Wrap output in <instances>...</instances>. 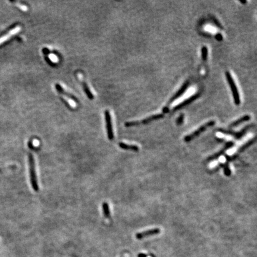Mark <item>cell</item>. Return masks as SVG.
Wrapping results in <instances>:
<instances>
[{
    "instance_id": "obj_1",
    "label": "cell",
    "mask_w": 257,
    "mask_h": 257,
    "mask_svg": "<svg viewBox=\"0 0 257 257\" xmlns=\"http://www.w3.org/2000/svg\"><path fill=\"white\" fill-rule=\"evenodd\" d=\"M28 158H29V174H30L31 183L33 189L35 192H38L39 188L38 179H37L36 173L35 163L34 157H33V155L32 154H29L28 155Z\"/></svg>"
},
{
    "instance_id": "obj_2",
    "label": "cell",
    "mask_w": 257,
    "mask_h": 257,
    "mask_svg": "<svg viewBox=\"0 0 257 257\" xmlns=\"http://www.w3.org/2000/svg\"><path fill=\"white\" fill-rule=\"evenodd\" d=\"M215 124H216V122L214 120H211V121L206 123L203 125H202L201 126H200L197 130L193 132L192 133H191V134L185 136L184 138V141L185 142H189L192 141L196 138L199 136L202 133H203L206 130L207 128L214 126Z\"/></svg>"
},
{
    "instance_id": "obj_3",
    "label": "cell",
    "mask_w": 257,
    "mask_h": 257,
    "mask_svg": "<svg viewBox=\"0 0 257 257\" xmlns=\"http://www.w3.org/2000/svg\"><path fill=\"white\" fill-rule=\"evenodd\" d=\"M225 77L227 80V82L230 85L231 94L233 95V98L234 99V102L236 105H239L240 103V95L238 91L237 86L235 82L234 79L231 76L230 73L229 71H225Z\"/></svg>"
},
{
    "instance_id": "obj_4",
    "label": "cell",
    "mask_w": 257,
    "mask_h": 257,
    "mask_svg": "<svg viewBox=\"0 0 257 257\" xmlns=\"http://www.w3.org/2000/svg\"><path fill=\"white\" fill-rule=\"evenodd\" d=\"M164 114L160 113V114H157L154 115L149 116L148 117H147L144 119L143 120L141 121H133V122H128L125 123L124 126L126 128H130V127H133V126H139L141 124H147L149 123L154 122L157 120H160L161 119L164 117Z\"/></svg>"
},
{
    "instance_id": "obj_5",
    "label": "cell",
    "mask_w": 257,
    "mask_h": 257,
    "mask_svg": "<svg viewBox=\"0 0 257 257\" xmlns=\"http://www.w3.org/2000/svg\"><path fill=\"white\" fill-rule=\"evenodd\" d=\"M253 124H249L247 125L244 128H242L240 131L239 132H235L230 129H225V128H220L218 129L219 132L225 134L226 135H230L233 137H234L236 139H240L245 135L246 133V132L251 128L252 127H253Z\"/></svg>"
},
{
    "instance_id": "obj_6",
    "label": "cell",
    "mask_w": 257,
    "mask_h": 257,
    "mask_svg": "<svg viewBox=\"0 0 257 257\" xmlns=\"http://www.w3.org/2000/svg\"><path fill=\"white\" fill-rule=\"evenodd\" d=\"M234 145H235V143L233 142L229 141L226 142L225 146L223 147V148H222L221 150H220L217 153H216V154L210 156L206 159V161L207 162H210V161L216 160L218 159L221 155L224 154L228 149H230L232 147H233Z\"/></svg>"
},
{
    "instance_id": "obj_7",
    "label": "cell",
    "mask_w": 257,
    "mask_h": 257,
    "mask_svg": "<svg viewBox=\"0 0 257 257\" xmlns=\"http://www.w3.org/2000/svg\"><path fill=\"white\" fill-rule=\"evenodd\" d=\"M105 117L106 128H107L108 138L109 141H112L114 139V133H113V130L111 117L109 111L106 110L105 111Z\"/></svg>"
},
{
    "instance_id": "obj_8",
    "label": "cell",
    "mask_w": 257,
    "mask_h": 257,
    "mask_svg": "<svg viewBox=\"0 0 257 257\" xmlns=\"http://www.w3.org/2000/svg\"><path fill=\"white\" fill-rule=\"evenodd\" d=\"M189 84H190V83H189V81H186L184 84H183V85L182 86V87L178 90V91L176 93H175L173 95V96L170 99V100L168 101V104H167V105L166 107H167L168 108V106L172 103H173L175 100H176L177 98H179V97L182 96L187 91L189 86Z\"/></svg>"
},
{
    "instance_id": "obj_9",
    "label": "cell",
    "mask_w": 257,
    "mask_h": 257,
    "mask_svg": "<svg viewBox=\"0 0 257 257\" xmlns=\"http://www.w3.org/2000/svg\"><path fill=\"white\" fill-rule=\"evenodd\" d=\"M161 230L159 228H155L153 229H150L148 230L142 231L137 233L135 235L136 238L138 240H141L145 238H147L148 236H154L160 233Z\"/></svg>"
},
{
    "instance_id": "obj_10",
    "label": "cell",
    "mask_w": 257,
    "mask_h": 257,
    "mask_svg": "<svg viewBox=\"0 0 257 257\" xmlns=\"http://www.w3.org/2000/svg\"><path fill=\"white\" fill-rule=\"evenodd\" d=\"M199 96H200L199 94H196L193 95L192 96L188 98L187 99L184 100L183 102H182L180 104H179L177 105H176V107H174L173 111H178L181 109L186 107L187 105H189V104L193 103V101H195L196 99H198L199 98Z\"/></svg>"
},
{
    "instance_id": "obj_11",
    "label": "cell",
    "mask_w": 257,
    "mask_h": 257,
    "mask_svg": "<svg viewBox=\"0 0 257 257\" xmlns=\"http://www.w3.org/2000/svg\"><path fill=\"white\" fill-rule=\"evenodd\" d=\"M250 119H251V116L250 115H245V116L241 117L240 118L238 119V120H235V122L231 123V124L229 125V128H232L237 127L240 124H241L242 123L249 121Z\"/></svg>"
},
{
    "instance_id": "obj_12",
    "label": "cell",
    "mask_w": 257,
    "mask_h": 257,
    "mask_svg": "<svg viewBox=\"0 0 257 257\" xmlns=\"http://www.w3.org/2000/svg\"><path fill=\"white\" fill-rule=\"evenodd\" d=\"M255 141H256V138H254L251 139L250 140H249L248 141L246 142L242 146H241L239 148L238 151L236 152V153H235V154L236 155L237 157H238L240 155V154H241L242 153H243L244 151H245L246 149L249 148L252 144H254L255 142Z\"/></svg>"
},
{
    "instance_id": "obj_13",
    "label": "cell",
    "mask_w": 257,
    "mask_h": 257,
    "mask_svg": "<svg viewBox=\"0 0 257 257\" xmlns=\"http://www.w3.org/2000/svg\"><path fill=\"white\" fill-rule=\"evenodd\" d=\"M56 88L60 94H61L62 95H64L65 96H67L71 100L75 101V102H77V99L75 96H73V95H71L70 93H69L67 92H65L64 89L59 84H56Z\"/></svg>"
},
{
    "instance_id": "obj_14",
    "label": "cell",
    "mask_w": 257,
    "mask_h": 257,
    "mask_svg": "<svg viewBox=\"0 0 257 257\" xmlns=\"http://www.w3.org/2000/svg\"><path fill=\"white\" fill-rule=\"evenodd\" d=\"M19 31H20V27H14V28H13V29H12L10 31L8 32L6 35H5L2 36V37H1L0 38V45L2 44L4 42L6 41L7 40H8L12 35H14L16 33H17Z\"/></svg>"
},
{
    "instance_id": "obj_15",
    "label": "cell",
    "mask_w": 257,
    "mask_h": 257,
    "mask_svg": "<svg viewBox=\"0 0 257 257\" xmlns=\"http://www.w3.org/2000/svg\"><path fill=\"white\" fill-rule=\"evenodd\" d=\"M119 146L120 148H122L124 150H129V151H132L134 152H138L139 150V148L135 145H128L126 143H124L123 142H120L119 143Z\"/></svg>"
},
{
    "instance_id": "obj_16",
    "label": "cell",
    "mask_w": 257,
    "mask_h": 257,
    "mask_svg": "<svg viewBox=\"0 0 257 257\" xmlns=\"http://www.w3.org/2000/svg\"><path fill=\"white\" fill-rule=\"evenodd\" d=\"M82 85L84 91H85V94H86V95L88 96V97L90 99H94V95H93L92 93L90 92V90L87 84L85 82H84V80H82Z\"/></svg>"
},
{
    "instance_id": "obj_17",
    "label": "cell",
    "mask_w": 257,
    "mask_h": 257,
    "mask_svg": "<svg viewBox=\"0 0 257 257\" xmlns=\"http://www.w3.org/2000/svg\"><path fill=\"white\" fill-rule=\"evenodd\" d=\"M103 211L104 216L105 218L109 219L111 217L110 210H109V206L108 203L104 202L103 204Z\"/></svg>"
},
{
    "instance_id": "obj_18",
    "label": "cell",
    "mask_w": 257,
    "mask_h": 257,
    "mask_svg": "<svg viewBox=\"0 0 257 257\" xmlns=\"http://www.w3.org/2000/svg\"><path fill=\"white\" fill-rule=\"evenodd\" d=\"M221 166L224 169V173H225V176H226L227 177H229L231 174V170L229 167V164L225 162L224 164H221Z\"/></svg>"
},
{
    "instance_id": "obj_19",
    "label": "cell",
    "mask_w": 257,
    "mask_h": 257,
    "mask_svg": "<svg viewBox=\"0 0 257 257\" xmlns=\"http://www.w3.org/2000/svg\"><path fill=\"white\" fill-rule=\"evenodd\" d=\"M201 57L203 61H206L208 58V48L206 46H203L201 48Z\"/></svg>"
},
{
    "instance_id": "obj_20",
    "label": "cell",
    "mask_w": 257,
    "mask_h": 257,
    "mask_svg": "<svg viewBox=\"0 0 257 257\" xmlns=\"http://www.w3.org/2000/svg\"><path fill=\"white\" fill-rule=\"evenodd\" d=\"M184 118H185V115L183 114H181L180 116L178 117V118L177 119V120L176 121V124L177 126L182 125V123H183V121H184Z\"/></svg>"
},
{
    "instance_id": "obj_21",
    "label": "cell",
    "mask_w": 257,
    "mask_h": 257,
    "mask_svg": "<svg viewBox=\"0 0 257 257\" xmlns=\"http://www.w3.org/2000/svg\"><path fill=\"white\" fill-rule=\"evenodd\" d=\"M212 20H213V22H214V24L216 25V26H217V27H220V28H221V29H222V27L221 26V25H220V23H219V21L217 20L216 19L215 17H212Z\"/></svg>"
},
{
    "instance_id": "obj_22",
    "label": "cell",
    "mask_w": 257,
    "mask_h": 257,
    "mask_svg": "<svg viewBox=\"0 0 257 257\" xmlns=\"http://www.w3.org/2000/svg\"><path fill=\"white\" fill-rule=\"evenodd\" d=\"M216 39L218 41H221L223 40V35H222L221 33H218L216 35Z\"/></svg>"
},
{
    "instance_id": "obj_23",
    "label": "cell",
    "mask_w": 257,
    "mask_h": 257,
    "mask_svg": "<svg viewBox=\"0 0 257 257\" xmlns=\"http://www.w3.org/2000/svg\"><path fill=\"white\" fill-rule=\"evenodd\" d=\"M239 2H240L241 4H245L247 3V1H246V0H239Z\"/></svg>"
}]
</instances>
